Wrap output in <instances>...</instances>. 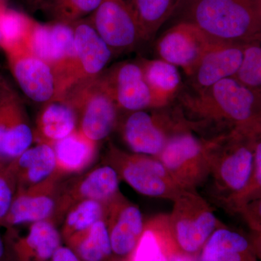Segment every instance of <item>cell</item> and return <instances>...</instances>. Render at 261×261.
Instances as JSON below:
<instances>
[{
	"mask_svg": "<svg viewBox=\"0 0 261 261\" xmlns=\"http://www.w3.org/2000/svg\"><path fill=\"white\" fill-rule=\"evenodd\" d=\"M261 132L237 128L220 135L213 152L210 177L227 209L251 179L255 145Z\"/></svg>",
	"mask_w": 261,
	"mask_h": 261,
	"instance_id": "cell-3",
	"label": "cell"
},
{
	"mask_svg": "<svg viewBox=\"0 0 261 261\" xmlns=\"http://www.w3.org/2000/svg\"><path fill=\"white\" fill-rule=\"evenodd\" d=\"M168 261H195V259L187 254L173 253L168 257Z\"/></svg>",
	"mask_w": 261,
	"mask_h": 261,
	"instance_id": "cell-36",
	"label": "cell"
},
{
	"mask_svg": "<svg viewBox=\"0 0 261 261\" xmlns=\"http://www.w3.org/2000/svg\"><path fill=\"white\" fill-rule=\"evenodd\" d=\"M187 20L216 42L245 45L261 39V0H194Z\"/></svg>",
	"mask_w": 261,
	"mask_h": 261,
	"instance_id": "cell-2",
	"label": "cell"
},
{
	"mask_svg": "<svg viewBox=\"0 0 261 261\" xmlns=\"http://www.w3.org/2000/svg\"><path fill=\"white\" fill-rule=\"evenodd\" d=\"M1 48L12 74L29 99L41 105L56 100L58 84L50 65L32 54L23 42Z\"/></svg>",
	"mask_w": 261,
	"mask_h": 261,
	"instance_id": "cell-10",
	"label": "cell"
},
{
	"mask_svg": "<svg viewBox=\"0 0 261 261\" xmlns=\"http://www.w3.org/2000/svg\"><path fill=\"white\" fill-rule=\"evenodd\" d=\"M50 261H82L73 249L61 245L51 257Z\"/></svg>",
	"mask_w": 261,
	"mask_h": 261,
	"instance_id": "cell-34",
	"label": "cell"
},
{
	"mask_svg": "<svg viewBox=\"0 0 261 261\" xmlns=\"http://www.w3.org/2000/svg\"><path fill=\"white\" fill-rule=\"evenodd\" d=\"M182 0H132L144 41L151 40L163 24L177 9Z\"/></svg>",
	"mask_w": 261,
	"mask_h": 261,
	"instance_id": "cell-27",
	"label": "cell"
},
{
	"mask_svg": "<svg viewBox=\"0 0 261 261\" xmlns=\"http://www.w3.org/2000/svg\"><path fill=\"white\" fill-rule=\"evenodd\" d=\"M106 204L99 201H80L68 209L63 216L61 224L62 238L66 245H70L92 225L104 219Z\"/></svg>",
	"mask_w": 261,
	"mask_h": 261,
	"instance_id": "cell-25",
	"label": "cell"
},
{
	"mask_svg": "<svg viewBox=\"0 0 261 261\" xmlns=\"http://www.w3.org/2000/svg\"><path fill=\"white\" fill-rule=\"evenodd\" d=\"M1 44H2V35H1V33H0V47H1Z\"/></svg>",
	"mask_w": 261,
	"mask_h": 261,
	"instance_id": "cell-38",
	"label": "cell"
},
{
	"mask_svg": "<svg viewBox=\"0 0 261 261\" xmlns=\"http://www.w3.org/2000/svg\"><path fill=\"white\" fill-rule=\"evenodd\" d=\"M73 27L75 61L72 87L102 74L113 55L90 23H81Z\"/></svg>",
	"mask_w": 261,
	"mask_h": 261,
	"instance_id": "cell-18",
	"label": "cell"
},
{
	"mask_svg": "<svg viewBox=\"0 0 261 261\" xmlns=\"http://www.w3.org/2000/svg\"><path fill=\"white\" fill-rule=\"evenodd\" d=\"M260 40L253 41L244 45L243 59L238 71L232 77L244 87L259 95L261 94Z\"/></svg>",
	"mask_w": 261,
	"mask_h": 261,
	"instance_id": "cell-30",
	"label": "cell"
},
{
	"mask_svg": "<svg viewBox=\"0 0 261 261\" xmlns=\"http://www.w3.org/2000/svg\"><path fill=\"white\" fill-rule=\"evenodd\" d=\"M63 179L56 175L47 181L23 191L17 192L0 226L13 228L53 219Z\"/></svg>",
	"mask_w": 261,
	"mask_h": 261,
	"instance_id": "cell-15",
	"label": "cell"
},
{
	"mask_svg": "<svg viewBox=\"0 0 261 261\" xmlns=\"http://www.w3.org/2000/svg\"><path fill=\"white\" fill-rule=\"evenodd\" d=\"M158 108L167 107L181 89L177 67L161 59H142L139 62Z\"/></svg>",
	"mask_w": 261,
	"mask_h": 261,
	"instance_id": "cell-24",
	"label": "cell"
},
{
	"mask_svg": "<svg viewBox=\"0 0 261 261\" xmlns=\"http://www.w3.org/2000/svg\"><path fill=\"white\" fill-rule=\"evenodd\" d=\"M120 178L108 164L98 166L88 172L61 181L56 213L51 221L61 224L66 211L80 201L92 200L107 204L121 193Z\"/></svg>",
	"mask_w": 261,
	"mask_h": 261,
	"instance_id": "cell-12",
	"label": "cell"
},
{
	"mask_svg": "<svg viewBox=\"0 0 261 261\" xmlns=\"http://www.w3.org/2000/svg\"><path fill=\"white\" fill-rule=\"evenodd\" d=\"M248 248V242L240 233L217 228L203 245L200 261H243Z\"/></svg>",
	"mask_w": 261,
	"mask_h": 261,
	"instance_id": "cell-26",
	"label": "cell"
},
{
	"mask_svg": "<svg viewBox=\"0 0 261 261\" xmlns=\"http://www.w3.org/2000/svg\"><path fill=\"white\" fill-rule=\"evenodd\" d=\"M220 44H223L185 20L166 31L158 41L156 49L161 59L181 68L191 77L206 53Z\"/></svg>",
	"mask_w": 261,
	"mask_h": 261,
	"instance_id": "cell-11",
	"label": "cell"
},
{
	"mask_svg": "<svg viewBox=\"0 0 261 261\" xmlns=\"http://www.w3.org/2000/svg\"><path fill=\"white\" fill-rule=\"evenodd\" d=\"M10 161L0 159V224L17 192L16 179Z\"/></svg>",
	"mask_w": 261,
	"mask_h": 261,
	"instance_id": "cell-33",
	"label": "cell"
},
{
	"mask_svg": "<svg viewBox=\"0 0 261 261\" xmlns=\"http://www.w3.org/2000/svg\"><path fill=\"white\" fill-rule=\"evenodd\" d=\"M104 220L113 253L121 257L130 255L145 228V222L140 207L120 193L106 204Z\"/></svg>",
	"mask_w": 261,
	"mask_h": 261,
	"instance_id": "cell-17",
	"label": "cell"
},
{
	"mask_svg": "<svg viewBox=\"0 0 261 261\" xmlns=\"http://www.w3.org/2000/svg\"><path fill=\"white\" fill-rule=\"evenodd\" d=\"M243 47L240 44H223L206 53L190 77L194 92H201L220 81L232 78L243 59Z\"/></svg>",
	"mask_w": 261,
	"mask_h": 261,
	"instance_id": "cell-20",
	"label": "cell"
},
{
	"mask_svg": "<svg viewBox=\"0 0 261 261\" xmlns=\"http://www.w3.org/2000/svg\"><path fill=\"white\" fill-rule=\"evenodd\" d=\"M34 142L23 101L8 84L0 99V159H16Z\"/></svg>",
	"mask_w": 261,
	"mask_h": 261,
	"instance_id": "cell-14",
	"label": "cell"
},
{
	"mask_svg": "<svg viewBox=\"0 0 261 261\" xmlns=\"http://www.w3.org/2000/svg\"><path fill=\"white\" fill-rule=\"evenodd\" d=\"M68 246L74 250L82 261H104L113 254L104 219L97 221Z\"/></svg>",
	"mask_w": 261,
	"mask_h": 261,
	"instance_id": "cell-29",
	"label": "cell"
},
{
	"mask_svg": "<svg viewBox=\"0 0 261 261\" xmlns=\"http://www.w3.org/2000/svg\"><path fill=\"white\" fill-rule=\"evenodd\" d=\"M17 183V192L47 181L54 175L56 161L53 146L37 143L10 161Z\"/></svg>",
	"mask_w": 261,
	"mask_h": 261,
	"instance_id": "cell-21",
	"label": "cell"
},
{
	"mask_svg": "<svg viewBox=\"0 0 261 261\" xmlns=\"http://www.w3.org/2000/svg\"><path fill=\"white\" fill-rule=\"evenodd\" d=\"M168 231V215H158L146 221L143 233L132 252V261H168L163 240Z\"/></svg>",
	"mask_w": 261,
	"mask_h": 261,
	"instance_id": "cell-28",
	"label": "cell"
},
{
	"mask_svg": "<svg viewBox=\"0 0 261 261\" xmlns=\"http://www.w3.org/2000/svg\"><path fill=\"white\" fill-rule=\"evenodd\" d=\"M97 145L78 129L56 142L53 145L56 161L55 175L64 180L65 176L83 172L96 159Z\"/></svg>",
	"mask_w": 261,
	"mask_h": 261,
	"instance_id": "cell-23",
	"label": "cell"
},
{
	"mask_svg": "<svg viewBox=\"0 0 261 261\" xmlns=\"http://www.w3.org/2000/svg\"><path fill=\"white\" fill-rule=\"evenodd\" d=\"M166 108L129 112L121 135L132 152L157 157L171 136L189 126L181 109L170 112Z\"/></svg>",
	"mask_w": 261,
	"mask_h": 261,
	"instance_id": "cell-8",
	"label": "cell"
},
{
	"mask_svg": "<svg viewBox=\"0 0 261 261\" xmlns=\"http://www.w3.org/2000/svg\"><path fill=\"white\" fill-rule=\"evenodd\" d=\"M102 77L118 109L135 112L158 108L140 63H118L103 71Z\"/></svg>",
	"mask_w": 261,
	"mask_h": 261,
	"instance_id": "cell-16",
	"label": "cell"
},
{
	"mask_svg": "<svg viewBox=\"0 0 261 261\" xmlns=\"http://www.w3.org/2000/svg\"><path fill=\"white\" fill-rule=\"evenodd\" d=\"M32 22L15 10L0 3L1 47L23 42Z\"/></svg>",
	"mask_w": 261,
	"mask_h": 261,
	"instance_id": "cell-31",
	"label": "cell"
},
{
	"mask_svg": "<svg viewBox=\"0 0 261 261\" xmlns=\"http://www.w3.org/2000/svg\"><path fill=\"white\" fill-rule=\"evenodd\" d=\"M168 215L171 236L187 253L198 251L218 227L212 206L197 191L182 190Z\"/></svg>",
	"mask_w": 261,
	"mask_h": 261,
	"instance_id": "cell-9",
	"label": "cell"
},
{
	"mask_svg": "<svg viewBox=\"0 0 261 261\" xmlns=\"http://www.w3.org/2000/svg\"><path fill=\"white\" fill-rule=\"evenodd\" d=\"M62 241L58 225L49 219L30 224L25 236L11 233L6 243L13 261H50Z\"/></svg>",
	"mask_w": 261,
	"mask_h": 261,
	"instance_id": "cell-19",
	"label": "cell"
},
{
	"mask_svg": "<svg viewBox=\"0 0 261 261\" xmlns=\"http://www.w3.org/2000/svg\"><path fill=\"white\" fill-rule=\"evenodd\" d=\"M219 136H197L187 126L171 136L156 158L182 190L197 191L210 177L213 152Z\"/></svg>",
	"mask_w": 261,
	"mask_h": 261,
	"instance_id": "cell-4",
	"label": "cell"
},
{
	"mask_svg": "<svg viewBox=\"0 0 261 261\" xmlns=\"http://www.w3.org/2000/svg\"><path fill=\"white\" fill-rule=\"evenodd\" d=\"M106 161L116 170L120 179L141 195L173 201L183 190L154 156L126 152L110 144Z\"/></svg>",
	"mask_w": 261,
	"mask_h": 261,
	"instance_id": "cell-6",
	"label": "cell"
},
{
	"mask_svg": "<svg viewBox=\"0 0 261 261\" xmlns=\"http://www.w3.org/2000/svg\"><path fill=\"white\" fill-rule=\"evenodd\" d=\"M78 128L74 108L64 100L56 99L42 105L34 129V142L53 146Z\"/></svg>",
	"mask_w": 261,
	"mask_h": 261,
	"instance_id": "cell-22",
	"label": "cell"
},
{
	"mask_svg": "<svg viewBox=\"0 0 261 261\" xmlns=\"http://www.w3.org/2000/svg\"><path fill=\"white\" fill-rule=\"evenodd\" d=\"M59 99H64L74 108L78 116L77 129L96 143L108 138L118 124L119 109L102 73L75 84Z\"/></svg>",
	"mask_w": 261,
	"mask_h": 261,
	"instance_id": "cell-5",
	"label": "cell"
},
{
	"mask_svg": "<svg viewBox=\"0 0 261 261\" xmlns=\"http://www.w3.org/2000/svg\"><path fill=\"white\" fill-rule=\"evenodd\" d=\"M90 24L113 53L132 50L145 42L135 12L126 0H102Z\"/></svg>",
	"mask_w": 261,
	"mask_h": 261,
	"instance_id": "cell-13",
	"label": "cell"
},
{
	"mask_svg": "<svg viewBox=\"0 0 261 261\" xmlns=\"http://www.w3.org/2000/svg\"><path fill=\"white\" fill-rule=\"evenodd\" d=\"M8 85V82L2 75H0V99L3 97V94L4 93L5 89H6Z\"/></svg>",
	"mask_w": 261,
	"mask_h": 261,
	"instance_id": "cell-37",
	"label": "cell"
},
{
	"mask_svg": "<svg viewBox=\"0 0 261 261\" xmlns=\"http://www.w3.org/2000/svg\"><path fill=\"white\" fill-rule=\"evenodd\" d=\"M0 261H13L10 255L6 240L0 235Z\"/></svg>",
	"mask_w": 261,
	"mask_h": 261,
	"instance_id": "cell-35",
	"label": "cell"
},
{
	"mask_svg": "<svg viewBox=\"0 0 261 261\" xmlns=\"http://www.w3.org/2000/svg\"><path fill=\"white\" fill-rule=\"evenodd\" d=\"M102 0H54V13L60 23L70 24L81 17L93 13Z\"/></svg>",
	"mask_w": 261,
	"mask_h": 261,
	"instance_id": "cell-32",
	"label": "cell"
},
{
	"mask_svg": "<svg viewBox=\"0 0 261 261\" xmlns=\"http://www.w3.org/2000/svg\"><path fill=\"white\" fill-rule=\"evenodd\" d=\"M29 50L50 65L58 84L59 99L73 85L75 44L71 24L56 23L41 25L32 23L23 41Z\"/></svg>",
	"mask_w": 261,
	"mask_h": 261,
	"instance_id": "cell-7",
	"label": "cell"
},
{
	"mask_svg": "<svg viewBox=\"0 0 261 261\" xmlns=\"http://www.w3.org/2000/svg\"><path fill=\"white\" fill-rule=\"evenodd\" d=\"M180 109L192 130L213 137L237 128L261 130L260 95L234 79H225L201 92H184Z\"/></svg>",
	"mask_w": 261,
	"mask_h": 261,
	"instance_id": "cell-1",
	"label": "cell"
}]
</instances>
